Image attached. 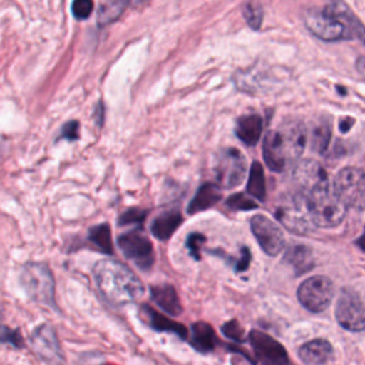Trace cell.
Instances as JSON below:
<instances>
[{"label":"cell","instance_id":"obj_38","mask_svg":"<svg viewBox=\"0 0 365 365\" xmlns=\"http://www.w3.org/2000/svg\"><path fill=\"white\" fill-rule=\"evenodd\" d=\"M352 124H354V120L348 117V118H344V120L341 121V127H339V128H341V131L345 133V131H348V130L351 128Z\"/></svg>","mask_w":365,"mask_h":365},{"label":"cell","instance_id":"obj_8","mask_svg":"<svg viewBox=\"0 0 365 365\" xmlns=\"http://www.w3.org/2000/svg\"><path fill=\"white\" fill-rule=\"evenodd\" d=\"M245 157L237 148L222 150L215 160V178L218 187L234 188L240 185L245 177Z\"/></svg>","mask_w":365,"mask_h":365},{"label":"cell","instance_id":"obj_33","mask_svg":"<svg viewBox=\"0 0 365 365\" xmlns=\"http://www.w3.org/2000/svg\"><path fill=\"white\" fill-rule=\"evenodd\" d=\"M93 1L90 0H76L73 4H71V11H73V16L78 20H83V19H87L91 11H93Z\"/></svg>","mask_w":365,"mask_h":365},{"label":"cell","instance_id":"obj_18","mask_svg":"<svg viewBox=\"0 0 365 365\" xmlns=\"http://www.w3.org/2000/svg\"><path fill=\"white\" fill-rule=\"evenodd\" d=\"M235 133L238 138L247 144L254 145L258 143L262 133V118L258 114H247L238 118Z\"/></svg>","mask_w":365,"mask_h":365},{"label":"cell","instance_id":"obj_39","mask_svg":"<svg viewBox=\"0 0 365 365\" xmlns=\"http://www.w3.org/2000/svg\"><path fill=\"white\" fill-rule=\"evenodd\" d=\"M356 245L361 248V250H364L365 251V232L356 240Z\"/></svg>","mask_w":365,"mask_h":365},{"label":"cell","instance_id":"obj_26","mask_svg":"<svg viewBox=\"0 0 365 365\" xmlns=\"http://www.w3.org/2000/svg\"><path fill=\"white\" fill-rule=\"evenodd\" d=\"M127 1L123 0H113V1H103L98 6L97 10V21L98 24L104 26L108 23H113L120 17L123 10L127 7Z\"/></svg>","mask_w":365,"mask_h":365},{"label":"cell","instance_id":"obj_13","mask_svg":"<svg viewBox=\"0 0 365 365\" xmlns=\"http://www.w3.org/2000/svg\"><path fill=\"white\" fill-rule=\"evenodd\" d=\"M30 344L37 356L46 361L48 365L63 364V354L56 332L50 325H40L38 328H36L31 334Z\"/></svg>","mask_w":365,"mask_h":365},{"label":"cell","instance_id":"obj_35","mask_svg":"<svg viewBox=\"0 0 365 365\" xmlns=\"http://www.w3.org/2000/svg\"><path fill=\"white\" fill-rule=\"evenodd\" d=\"M222 332H224V335H227L231 339H235V341H242L244 339L242 328L238 325L237 321H230V322L224 324L222 325Z\"/></svg>","mask_w":365,"mask_h":365},{"label":"cell","instance_id":"obj_2","mask_svg":"<svg viewBox=\"0 0 365 365\" xmlns=\"http://www.w3.org/2000/svg\"><path fill=\"white\" fill-rule=\"evenodd\" d=\"M94 279L100 294L114 305L137 301L144 292L140 278L127 265L113 259L94 265Z\"/></svg>","mask_w":365,"mask_h":365},{"label":"cell","instance_id":"obj_29","mask_svg":"<svg viewBox=\"0 0 365 365\" xmlns=\"http://www.w3.org/2000/svg\"><path fill=\"white\" fill-rule=\"evenodd\" d=\"M244 17L250 27L252 29H259L261 21H262V9L257 3H248L244 7Z\"/></svg>","mask_w":365,"mask_h":365},{"label":"cell","instance_id":"obj_9","mask_svg":"<svg viewBox=\"0 0 365 365\" xmlns=\"http://www.w3.org/2000/svg\"><path fill=\"white\" fill-rule=\"evenodd\" d=\"M299 302L311 312H321L328 308L334 297L332 282L322 275H315L305 279L298 288Z\"/></svg>","mask_w":365,"mask_h":365},{"label":"cell","instance_id":"obj_14","mask_svg":"<svg viewBox=\"0 0 365 365\" xmlns=\"http://www.w3.org/2000/svg\"><path fill=\"white\" fill-rule=\"evenodd\" d=\"M250 342L261 365H288V355L284 346L261 331H251Z\"/></svg>","mask_w":365,"mask_h":365},{"label":"cell","instance_id":"obj_16","mask_svg":"<svg viewBox=\"0 0 365 365\" xmlns=\"http://www.w3.org/2000/svg\"><path fill=\"white\" fill-rule=\"evenodd\" d=\"M324 11L327 14L341 20L345 24V27L348 30V34L356 36L365 44V27L352 14V11L348 9L346 4H344V3H329V4L325 6Z\"/></svg>","mask_w":365,"mask_h":365},{"label":"cell","instance_id":"obj_21","mask_svg":"<svg viewBox=\"0 0 365 365\" xmlns=\"http://www.w3.org/2000/svg\"><path fill=\"white\" fill-rule=\"evenodd\" d=\"M151 298L161 309L170 315H178L182 311L177 291L171 285L151 287Z\"/></svg>","mask_w":365,"mask_h":365},{"label":"cell","instance_id":"obj_12","mask_svg":"<svg viewBox=\"0 0 365 365\" xmlns=\"http://www.w3.org/2000/svg\"><path fill=\"white\" fill-rule=\"evenodd\" d=\"M118 247L128 259H133L143 269H148L154 262V252L150 240L137 231L120 235Z\"/></svg>","mask_w":365,"mask_h":365},{"label":"cell","instance_id":"obj_1","mask_svg":"<svg viewBox=\"0 0 365 365\" xmlns=\"http://www.w3.org/2000/svg\"><path fill=\"white\" fill-rule=\"evenodd\" d=\"M307 128L295 118L282 121L264 137L262 155L269 170L281 173L287 163L298 160L307 143Z\"/></svg>","mask_w":365,"mask_h":365},{"label":"cell","instance_id":"obj_10","mask_svg":"<svg viewBox=\"0 0 365 365\" xmlns=\"http://www.w3.org/2000/svg\"><path fill=\"white\" fill-rule=\"evenodd\" d=\"M305 24L314 36L324 41H338L345 38V34H348L345 24L341 20L327 14L324 10H307Z\"/></svg>","mask_w":365,"mask_h":365},{"label":"cell","instance_id":"obj_37","mask_svg":"<svg viewBox=\"0 0 365 365\" xmlns=\"http://www.w3.org/2000/svg\"><path fill=\"white\" fill-rule=\"evenodd\" d=\"M250 261H251V255H250L248 248H242L241 258L235 264V271H245L250 265Z\"/></svg>","mask_w":365,"mask_h":365},{"label":"cell","instance_id":"obj_20","mask_svg":"<svg viewBox=\"0 0 365 365\" xmlns=\"http://www.w3.org/2000/svg\"><path fill=\"white\" fill-rule=\"evenodd\" d=\"M220 200H221L220 187L212 182H205L197 190L194 198L188 204V212L195 214V212L204 211V210L215 205Z\"/></svg>","mask_w":365,"mask_h":365},{"label":"cell","instance_id":"obj_28","mask_svg":"<svg viewBox=\"0 0 365 365\" xmlns=\"http://www.w3.org/2000/svg\"><path fill=\"white\" fill-rule=\"evenodd\" d=\"M329 137H331V128L327 121L318 123L317 125H314L312 137H311V144L314 150L324 153L329 144Z\"/></svg>","mask_w":365,"mask_h":365},{"label":"cell","instance_id":"obj_32","mask_svg":"<svg viewBox=\"0 0 365 365\" xmlns=\"http://www.w3.org/2000/svg\"><path fill=\"white\" fill-rule=\"evenodd\" d=\"M227 205L232 210H252L255 208V202L248 198L245 194H234L227 200Z\"/></svg>","mask_w":365,"mask_h":365},{"label":"cell","instance_id":"obj_11","mask_svg":"<svg viewBox=\"0 0 365 365\" xmlns=\"http://www.w3.org/2000/svg\"><path fill=\"white\" fill-rule=\"evenodd\" d=\"M250 225L259 247L268 255H277L284 250V234L281 228H278V225L272 222L268 217L259 214L254 215L250 221Z\"/></svg>","mask_w":365,"mask_h":365},{"label":"cell","instance_id":"obj_3","mask_svg":"<svg viewBox=\"0 0 365 365\" xmlns=\"http://www.w3.org/2000/svg\"><path fill=\"white\" fill-rule=\"evenodd\" d=\"M305 200L314 225L331 228L342 222L346 207L335 195L334 190H329L328 184L314 188L307 194Z\"/></svg>","mask_w":365,"mask_h":365},{"label":"cell","instance_id":"obj_22","mask_svg":"<svg viewBox=\"0 0 365 365\" xmlns=\"http://www.w3.org/2000/svg\"><path fill=\"white\" fill-rule=\"evenodd\" d=\"M181 222H182L181 212L177 210H171V211H167V212L158 215L153 221L151 232L155 238L165 241L174 234V231L180 227Z\"/></svg>","mask_w":365,"mask_h":365},{"label":"cell","instance_id":"obj_19","mask_svg":"<svg viewBox=\"0 0 365 365\" xmlns=\"http://www.w3.org/2000/svg\"><path fill=\"white\" fill-rule=\"evenodd\" d=\"M141 312L144 314L147 322L151 325V328H154L155 331H165V332H173L175 335H178L180 338H187V328L180 324V322H175L164 315H161L160 312H157L155 309H153L151 307L148 305H143L141 308Z\"/></svg>","mask_w":365,"mask_h":365},{"label":"cell","instance_id":"obj_23","mask_svg":"<svg viewBox=\"0 0 365 365\" xmlns=\"http://www.w3.org/2000/svg\"><path fill=\"white\" fill-rule=\"evenodd\" d=\"M284 259L287 264H289L294 268L297 275L304 274V272L312 269V267H314L312 252L305 245H292L291 248L287 250Z\"/></svg>","mask_w":365,"mask_h":365},{"label":"cell","instance_id":"obj_30","mask_svg":"<svg viewBox=\"0 0 365 365\" xmlns=\"http://www.w3.org/2000/svg\"><path fill=\"white\" fill-rule=\"evenodd\" d=\"M147 215L145 210H140V208H131L127 210L125 212H123L118 218V224L120 225H130V224H140L144 221Z\"/></svg>","mask_w":365,"mask_h":365},{"label":"cell","instance_id":"obj_36","mask_svg":"<svg viewBox=\"0 0 365 365\" xmlns=\"http://www.w3.org/2000/svg\"><path fill=\"white\" fill-rule=\"evenodd\" d=\"M78 121H68L63 130H61V137L66 140H77L78 138Z\"/></svg>","mask_w":365,"mask_h":365},{"label":"cell","instance_id":"obj_24","mask_svg":"<svg viewBox=\"0 0 365 365\" xmlns=\"http://www.w3.org/2000/svg\"><path fill=\"white\" fill-rule=\"evenodd\" d=\"M215 334L210 324L195 322L191 327V344L195 349L201 352H210L215 346Z\"/></svg>","mask_w":365,"mask_h":365},{"label":"cell","instance_id":"obj_17","mask_svg":"<svg viewBox=\"0 0 365 365\" xmlns=\"http://www.w3.org/2000/svg\"><path fill=\"white\" fill-rule=\"evenodd\" d=\"M299 358L308 365H322L332 356V345L325 339H312L299 348Z\"/></svg>","mask_w":365,"mask_h":365},{"label":"cell","instance_id":"obj_5","mask_svg":"<svg viewBox=\"0 0 365 365\" xmlns=\"http://www.w3.org/2000/svg\"><path fill=\"white\" fill-rule=\"evenodd\" d=\"M334 192L345 207L365 210V171L356 167L342 168L334 178Z\"/></svg>","mask_w":365,"mask_h":365},{"label":"cell","instance_id":"obj_7","mask_svg":"<svg viewBox=\"0 0 365 365\" xmlns=\"http://www.w3.org/2000/svg\"><path fill=\"white\" fill-rule=\"evenodd\" d=\"M335 317L339 325L348 331H364L365 329V297L356 291L345 289L341 292L336 307Z\"/></svg>","mask_w":365,"mask_h":365},{"label":"cell","instance_id":"obj_4","mask_svg":"<svg viewBox=\"0 0 365 365\" xmlns=\"http://www.w3.org/2000/svg\"><path fill=\"white\" fill-rule=\"evenodd\" d=\"M20 284L30 298L54 305V278L46 264L27 262L20 271Z\"/></svg>","mask_w":365,"mask_h":365},{"label":"cell","instance_id":"obj_31","mask_svg":"<svg viewBox=\"0 0 365 365\" xmlns=\"http://www.w3.org/2000/svg\"><path fill=\"white\" fill-rule=\"evenodd\" d=\"M0 342L11 344L13 346H17V348L23 346V338L19 329H11L4 325H0Z\"/></svg>","mask_w":365,"mask_h":365},{"label":"cell","instance_id":"obj_15","mask_svg":"<svg viewBox=\"0 0 365 365\" xmlns=\"http://www.w3.org/2000/svg\"><path fill=\"white\" fill-rule=\"evenodd\" d=\"M294 177H295L297 185L299 187L298 194L304 197H307V194L311 192L314 188L328 184L324 168L317 161H312V160L302 161L301 164H298L295 168Z\"/></svg>","mask_w":365,"mask_h":365},{"label":"cell","instance_id":"obj_6","mask_svg":"<svg viewBox=\"0 0 365 365\" xmlns=\"http://www.w3.org/2000/svg\"><path fill=\"white\" fill-rule=\"evenodd\" d=\"M278 221L291 232L305 235L312 231L314 222L311 220L307 200L301 194L287 195L275 210Z\"/></svg>","mask_w":365,"mask_h":365},{"label":"cell","instance_id":"obj_27","mask_svg":"<svg viewBox=\"0 0 365 365\" xmlns=\"http://www.w3.org/2000/svg\"><path fill=\"white\" fill-rule=\"evenodd\" d=\"M88 240L97 247L100 248L103 252L106 254H113V240H111V230L110 225L107 224H100L93 227L88 231Z\"/></svg>","mask_w":365,"mask_h":365},{"label":"cell","instance_id":"obj_34","mask_svg":"<svg viewBox=\"0 0 365 365\" xmlns=\"http://www.w3.org/2000/svg\"><path fill=\"white\" fill-rule=\"evenodd\" d=\"M205 241V237L198 234V232H192L188 235L187 238V248L190 250V254L195 258V259H200V248H201V244Z\"/></svg>","mask_w":365,"mask_h":365},{"label":"cell","instance_id":"obj_25","mask_svg":"<svg viewBox=\"0 0 365 365\" xmlns=\"http://www.w3.org/2000/svg\"><path fill=\"white\" fill-rule=\"evenodd\" d=\"M247 191L251 197L257 198L258 201L265 200V178H264L262 167L258 161H254L252 165H251L248 184H247Z\"/></svg>","mask_w":365,"mask_h":365}]
</instances>
